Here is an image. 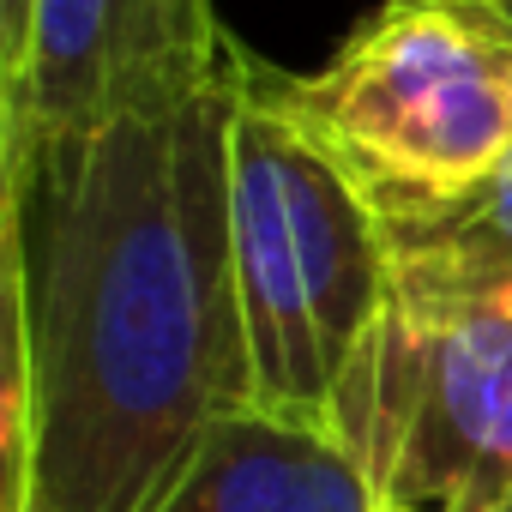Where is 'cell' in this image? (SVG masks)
<instances>
[{"mask_svg":"<svg viewBox=\"0 0 512 512\" xmlns=\"http://www.w3.org/2000/svg\"><path fill=\"white\" fill-rule=\"evenodd\" d=\"M151 512H380V494L332 428L247 404L193 446Z\"/></svg>","mask_w":512,"mask_h":512,"instance_id":"cell-6","label":"cell"},{"mask_svg":"<svg viewBox=\"0 0 512 512\" xmlns=\"http://www.w3.org/2000/svg\"><path fill=\"white\" fill-rule=\"evenodd\" d=\"M332 434L380 512H512V302H392Z\"/></svg>","mask_w":512,"mask_h":512,"instance_id":"cell-4","label":"cell"},{"mask_svg":"<svg viewBox=\"0 0 512 512\" xmlns=\"http://www.w3.org/2000/svg\"><path fill=\"white\" fill-rule=\"evenodd\" d=\"M217 85L163 115L0 151L7 494L0 512H151L193 446L253 404Z\"/></svg>","mask_w":512,"mask_h":512,"instance_id":"cell-1","label":"cell"},{"mask_svg":"<svg viewBox=\"0 0 512 512\" xmlns=\"http://www.w3.org/2000/svg\"><path fill=\"white\" fill-rule=\"evenodd\" d=\"M392 241V302H512V157L458 193L374 205Z\"/></svg>","mask_w":512,"mask_h":512,"instance_id":"cell-7","label":"cell"},{"mask_svg":"<svg viewBox=\"0 0 512 512\" xmlns=\"http://www.w3.org/2000/svg\"><path fill=\"white\" fill-rule=\"evenodd\" d=\"M247 61V91L374 205L458 193L512 157V61L482 0H386L308 79Z\"/></svg>","mask_w":512,"mask_h":512,"instance_id":"cell-3","label":"cell"},{"mask_svg":"<svg viewBox=\"0 0 512 512\" xmlns=\"http://www.w3.org/2000/svg\"><path fill=\"white\" fill-rule=\"evenodd\" d=\"M223 67L211 0H31L25 61L0 85V151L181 109Z\"/></svg>","mask_w":512,"mask_h":512,"instance_id":"cell-5","label":"cell"},{"mask_svg":"<svg viewBox=\"0 0 512 512\" xmlns=\"http://www.w3.org/2000/svg\"><path fill=\"white\" fill-rule=\"evenodd\" d=\"M488 7V25H494V37L506 43V61H512V0H482Z\"/></svg>","mask_w":512,"mask_h":512,"instance_id":"cell-8","label":"cell"},{"mask_svg":"<svg viewBox=\"0 0 512 512\" xmlns=\"http://www.w3.org/2000/svg\"><path fill=\"white\" fill-rule=\"evenodd\" d=\"M229 260L253 410L332 428L344 380L392 314V241L374 199L247 91V61L229 121Z\"/></svg>","mask_w":512,"mask_h":512,"instance_id":"cell-2","label":"cell"}]
</instances>
